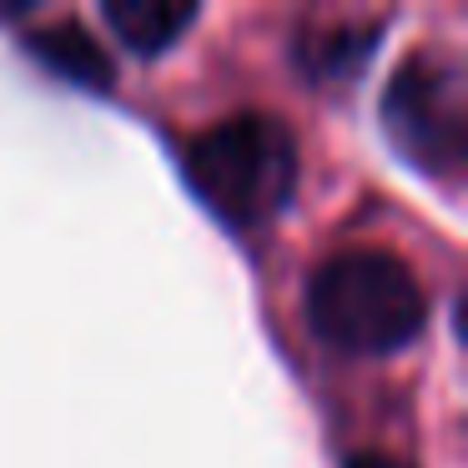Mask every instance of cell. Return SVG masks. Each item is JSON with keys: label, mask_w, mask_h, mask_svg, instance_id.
I'll return each instance as SVG.
<instances>
[{"label": "cell", "mask_w": 468, "mask_h": 468, "mask_svg": "<svg viewBox=\"0 0 468 468\" xmlns=\"http://www.w3.org/2000/svg\"><path fill=\"white\" fill-rule=\"evenodd\" d=\"M307 323L333 353L388 357L428 327V292L388 247H343L307 282Z\"/></svg>", "instance_id": "cell-1"}, {"label": "cell", "mask_w": 468, "mask_h": 468, "mask_svg": "<svg viewBox=\"0 0 468 468\" xmlns=\"http://www.w3.org/2000/svg\"><path fill=\"white\" fill-rule=\"evenodd\" d=\"M186 176L222 222L262 227L297 192V142L277 116H222L186 142Z\"/></svg>", "instance_id": "cell-2"}, {"label": "cell", "mask_w": 468, "mask_h": 468, "mask_svg": "<svg viewBox=\"0 0 468 468\" xmlns=\"http://www.w3.org/2000/svg\"><path fill=\"white\" fill-rule=\"evenodd\" d=\"M463 71L448 56L423 51L398 66L383 96V126L408 162L433 176H453L463 162Z\"/></svg>", "instance_id": "cell-3"}, {"label": "cell", "mask_w": 468, "mask_h": 468, "mask_svg": "<svg viewBox=\"0 0 468 468\" xmlns=\"http://www.w3.org/2000/svg\"><path fill=\"white\" fill-rule=\"evenodd\" d=\"M197 5H176V0H112L106 5V26L112 36L136 56H162L197 26Z\"/></svg>", "instance_id": "cell-4"}, {"label": "cell", "mask_w": 468, "mask_h": 468, "mask_svg": "<svg viewBox=\"0 0 468 468\" xmlns=\"http://www.w3.org/2000/svg\"><path fill=\"white\" fill-rule=\"evenodd\" d=\"M31 56L46 66L51 76H61V81H76V86H91V91H106L116 76L112 56L101 51V41H91V36L81 31L76 21H56V26H41V31H31Z\"/></svg>", "instance_id": "cell-5"}, {"label": "cell", "mask_w": 468, "mask_h": 468, "mask_svg": "<svg viewBox=\"0 0 468 468\" xmlns=\"http://www.w3.org/2000/svg\"><path fill=\"white\" fill-rule=\"evenodd\" d=\"M343 468H408V463H398V458H388V453H373V448H363V453H353Z\"/></svg>", "instance_id": "cell-6"}]
</instances>
